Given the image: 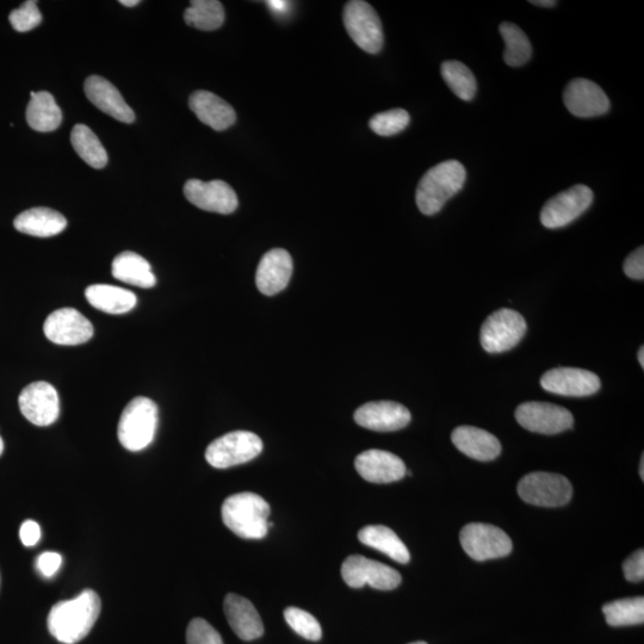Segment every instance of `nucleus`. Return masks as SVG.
<instances>
[{
    "label": "nucleus",
    "instance_id": "f257e3e1",
    "mask_svg": "<svg viewBox=\"0 0 644 644\" xmlns=\"http://www.w3.org/2000/svg\"><path fill=\"white\" fill-rule=\"evenodd\" d=\"M101 610L98 594L85 590L78 597L53 606L47 619L49 633L61 643L76 644L90 634Z\"/></svg>",
    "mask_w": 644,
    "mask_h": 644
},
{
    "label": "nucleus",
    "instance_id": "f03ea898",
    "mask_svg": "<svg viewBox=\"0 0 644 644\" xmlns=\"http://www.w3.org/2000/svg\"><path fill=\"white\" fill-rule=\"evenodd\" d=\"M466 178L460 161L448 160L433 166L418 184L416 201L420 212L429 216L441 212L445 203L460 193Z\"/></svg>",
    "mask_w": 644,
    "mask_h": 644
},
{
    "label": "nucleus",
    "instance_id": "7ed1b4c3",
    "mask_svg": "<svg viewBox=\"0 0 644 644\" xmlns=\"http://www.w3.org/2000/svg\"><path fill=\"white\" fill-rule=\"evenodd\" d=\"M221 513L227 528L245 540H262L268 535L270 506L258 494L231 495L222 505Z\"/></svg>",
    "mask_w": 644,
    "mask_h": 644
},
{
    "label": "nucleus",
    "instance_id": "20e7f679",
    "mask_svg": "<svg viewBox=\"0 0 644 644\" xmlns=\"http://www.w3.org/2000/svg\"><path fill=\"white\" fill-rule=\"evenodd\" d=\"M159 411L156 402L145 396H138L126 406L121 414L117 436L129 451L144 450L156 436Z\"/></svg>",
    "mask_w": 644,
    "mask_h": 644
},
{
    "label": "nucleus",
    "instance_id": "39448f33",
    "mask_svg": "<svg viewBox=\"0 0 644 644\" xmlns=\"http://www.w3.org/2000/svg\"><path fill=\"white\" fill-rule=\"evenodd\" d=\"M526 330L528 325L522 314L512 309H499L483 322L480 333L482 348L488 354H503L522 342Z\"/></svg>",
    "mask_w": 644,
    "mask_h": 644
},
{
    "label": "nucleus",
    "instance_id": "423d86ee",
    "mask_svg": "<svg viewBox=\"0 0 644 644\" xmlns=\"http://www.w3.org/2000/svg\"><path fill=\"white\" fill-rule=\"evenodd\" d=\"M262 451V439L255 433L234 431L209 445L206 460L214 468L226 469L255 460Z\"/></svg>",
    "mask_w": 644,
    "mask_h": 644
},
{
    "label": "nucleus",
    "instance_id": "0eeeda50",
    "mask_svg": "<svg viewBox=\"0 0 644 644\" xmlns=\"http://www.w3.org/2000/svg\"><path fill=\"white\" fill-rule=\"evenodd\" d=\"M518 494L531 505L560 507L571 501L573 486L571 481L559 474L531 473L520 480Z\"/></svg>",
    "mask_w": 644,
    "mask_h": 644
},
{
    "label": "nucleus",
    "instance_id": "6e6552de",
    "mask_svg": "<svg viewBox=\"0 0 644 644\" xmlns=\"http://www.w3.org/2000/svg\"><path fill=\"white\" fill-rule=\"evenodd\" d=\"M344 24L352 40L370 54L379 53L383 47L382 23L377 12L363 0H352L345 5Z\"/></svg>",
    "mask_w": 644,
    "mask_h": 644
},
{
    "label": "nucleus",
    "instance_id": "1a4fd4ad",
    "mask_svg": "<svg viewBox=\"0 0 644 644\" xmlns=\"http://www.w3.org/2000/svg\"><path fill=\"white\" fill-rule=\"evenodd\" d=\"M460 540L466 554L475 561L500 559L511 554L513 544L505 531L491 524L464 526Z\"/></svg>",
    "mask_w": 644,
    "mask_h": 644
},
{
    "label": "nucleus",
    "instance_id": "9d476101",
    "mask_svg": "<svg viewBox=\"0 0 644 644\" xmlns=\"http://www.w3.org/2000/svg\"><path fill=\"white\" fill-rule=\"evenodd\" d=\"M593 198V191L587 185L579 184L562 191L544 204L541 212L542 225L557 229L572 224L592 206Z\"/></svg>",
    "mask_w": 644,
    "mask_h": 644
},
{
    "label": "nucleus",
    "instance_id": "9b49d317",
    "mask_svg": "<svg viewBox=\"0 0 644 644\" xmlns=\"http://www.w3.org/2000/svg\"><path fill=\"white\" fill-rule=\"evenodd\" d=\"M342 577L352 588L370 585L381 591L394 590L400 586L402 580L400 573L395 569L361 555H351L344 561Z\"/></svg>",
    "mask_w": 644,
    "mask_h": 644
},
{
    "label": "nucleus",
    "instance_id": "f8f14e48",
    "mask_svg": "<svg viewBox=\"0 0 644 644\" xmlns=\"http://www.w3.org/2000/svg\"><path fill=\"white\" fill-rule=\"evenodd\" d=\"M516 419L525 430L541 435H557L574 425L573 414L567 408L548 402H525L517 408Z\"/></svg>",
    "mask_w": 644,
    "mask_h": 644
},
{
    "label": "nucleus",
    "instance_id": "ddd939ff",
    "mask_svg": "<svg viewBox=\"0 0 644 644\" xmlns=\"http://www.w3.org/2000/svg\"><path fill=\"white\" fill-rule=\"evenodd\" d=\"M43 331L52 343L66 346L88 343L94 337V326L73 308H61L49 315Z\"/></svg>",
    "mask_w": 644,
    "mask_h": 644
},
{
    "label": "nucleus",
    "instance_id": "4468645a",
    "mask_svg": "<svg viewBox=\"0 0 644 644\" xmlns=\"http://www.w3.org/2000/svg\"><path fill=\"white\" fill-rule=\"evenodd\" d=\"M18 405L26 419L36 426H49L58 420L60 401L57 389L39 381L22 390Z\"/></svg>",
    "mask_w": 644,
    "mask_h": 644
},
{
    "label": "nucleus",
    "instance_id": "2eb2a0df",
    "mask_svg": "<svg viewBox=\"0 0 644 644\" xmlns=\"http://www.w3.org/2000/svg\"><path fill=\"white\" fill-rule=\"evenodd\" d=\"M184 195L195 207L206 212L232 214L239 206L235 191L224 181L202 182L190 179L184 185Z\"/></svg>",
    "mask_w": 644,
    "mask_h": 644
},
{
    "label": "nucleus",
    "instance_id": "dca6fc26",
    "mask_svg": "<svg viewBox=\"0 0 644 644\" xmlns=\"http://www.w3.org/2000/svg\"><path fill=\"white\" fill-rule=\"evenodd\" d=\"M541 386L549 393L584 398L599 392L602 387L599 377L585 369L555 368L542 376Z\"/></svg>",
    "mask_w": 644,
    "mask_h": 644
},
{
    "label": "nucleus",
    "instance_id": "f3484780",
    "mask_svg": "<svg viewBox=\"0 0 644 644\" xmlns=\"http://www.w3.org/2000/svg\"><path fill=\"white\" fill-rule=\"evenodd\" d=\"M563 102L569 113L580 119H591L605 115L610 110L609 97L594 82L587 79H574L567 85Z\"/></svg>",
    "mask_w": 644,
    "mask_h": 644
},
{
    "label": "nucleus",
    "instance_id": "a211bd4d",
    "mask_svg": "<svg viewBox=\"0 0 644 644\" xmlns=\"http://www.w3.org/2000/svg\"><path fill=\"white\" fill-rule=\"evenodd\" d=\"M411 412L394 401L369 402L355 412L359 426L371 431L393 432L405 429L411 423Z\"/></svg>",
    "mask_w": 644,
    "mask_h": 644
},
{
    "label": "nucleus",
    "instance_id": "6ab92c4d",
    "mask_svg": "<svg viewBox=\"0 0 644 644\" xmlns=\"http://www.w3.org/2000/svg\"><path fill=\"white\" fill-rule=\"evenodd\" d=\"M355 467L358 474L371 483H392L404 479L407 474L405 463L400 457L377 449L358 455Z\"/></svg>",
    "mask_w": 644,
    "mask_h": 644
},
{
    "label": "nucleus",
    "instance_id": "aec40b11",
    "mask_svg": "<svg viewBox=\"0 0 644 644\" xmlns=\"http://www.w3.org/2000/svg\"><path fill=\"white\" fill-rule=\"evenodd\" d=\"M293 275V259L286 250L265 253L258 265L256 283L260 293L274 296L288 287Z\"/></svg>",
    "mask_w": 644,
    "mask_h": 644
},
{
    "label": "nucleus",
    "instance_id": "412c9836",
    "mask_svg": "<svg viewBox=\"0 0 644 644\" xmlns=\"http://www.w3.org/2000/svg\"><path fill=\"white\" fill-rule=\"evenodd\" d=\"M84 89L89 101L103 113L123 123L135 121L134 111L109 80L99 76H91L86 79Z\"/></svg>",
    "mask_w": 644,
    "mask_h": 644
},
{
    "label": "nucleus",
    "instance_id": "4be33fe9",
    "mask_svg": "<svg viewBox=\"0 0 644 644\" xmlns=\"http://www.w3.org/2000/svg\"><path fill=\"white\" fill-rule=\"evenodd\" d=\"M224 610L229 625L240 640L253 641L263 636L262 618L249 599L229 593L225 598Z\"/></svg>",
    "mask_w": 644,
    "mask_h": 644
},
{
    "label": "nucleus",
    "instance_id": "5701e85b",
    "mask_svg": "<svg viewBox=\"0 0 644 644\" xmlns=\"http://www.w3.org/2000/svg\"><path fill=\"white\" fill-rule=\"evenodd\" d=\"M189 107L204 125L222 132L237 121L231 104L209 91H196L189 99Z\"/></svg>",
    "mask_w": 644,
    "mask_h": 644
},
{
    "label": "nucleus",
    "instance_id": "b1692460",
    "mask_svg": "<svg viewBox=\"0 0 644 644\" xmlns=\"http://www.w3.org/2000/svg\"><path fill=\"white\" fill-rule=\"evenodd\" d=\"M452 443L462 454L473 460L493 461L501 454L499 439L474 426H460L452 432Z\"/></svg>",
    "mask_w": 644,
    "mask_h": 644
},
{
    "label": "nucleus",
    "instance_id": "393cba45",
    "mask_svg": "<svg viewBox=\"0 0 644 644\" xmlns=\"http://www.w3.org/2000/svg\"><path fill=\"white\" fill-rule=\"evenodd\" d=\"M14 226L18 232L32 237L49 238L65 231L67 220L57 210L37 207L17 216Z\"/></svg>",
    "mask_w": 644,
    "mask_h": 644
},
{
    "label": "nucleus",
    "instance_id": "a878e982",
    "mask_svg": "<svg viewBox=\"0 0 644 644\" xmlns=\"http://www.w3.org/2000/svg\"><path fill=\"white\" fill-rule=\"evenodd\" d=\"M113 276L123 283L139 288H152L157 284L151 264L144 257L134 252H122L114 259L111 266Z\"/></svg>",
    "mask_w": 644,
    "mask_h": 644
},
{
    "label": "nucleus",
    "instance_id": "bb28decb",
    "mask_svg": "<svg viewBox=\"0 0 644 644\" xmlns=\"http://www.w3.org/2000/svg\"><path fill=\"white\" fill-rule=\"evenodd\" d=\"M92 307L109 314H125L136 306L138 299L132 291L108 284H94L85 290Z\"/></svg>",
    "mask_w": 644,
    "mask_h": 644
},
{
    "label": "nucleus",
    "instance_id": "cd10ccee",
    "mask_svg": "<svg viewBox=\"0 0 644 644\" xmlns=\"http://www.w3.org/2000/svg\"><path fill=\"white\" fill-rule=\"evenodd\" d=\"M358 540L370 548L381 551L386 554L390 559L402 563L410 562L411 554L408 551L405 543L402 542L398 535L392 529L383 525H369L365 526L358 532Z\"/></svg>",
    "mask_w": 644,
    "mask_h": 644
},
{
    "label": "nucleus",
    "instance_id": "c85d7f7f",
    "mask_svg": "<svg viewBox=\"0 0 644 644\" xmlns=\"http://www.w3.org/2000/svg\"><path fill=\"white\" fill-rule=\"evenodd\" d=\"M32 101L27 108V121L36 132L49 133L57 130L63 122V111L47 91L32 92Z\"/></svg>",
    "mask_w": 644,
    "mask_h": 644
},
{
    "label": "nucleus",
    "instance_id": "c756f323",
    "mask_svg": "<svg viewBox=\"0 0 644 644\" xmlns=\"http://www.w3.org/2000/svg\"><path fill=\"white\" fill-rule=\"evenodd\" d=\"M188 26L213 32L225 22V9L218 0H194L184 12Z\"/></svg>",
    "mask_w": 644,
    "mask_h": 644
},
{
    "label": "nucleus",
    "instance_id": "7c9ffc66",
    "mask_svg": "<svg viewBox=\"0 0 644 644\" xmlns=\"http://www.w3.org/2000/svg\"><path fill=\"white\" fill-rule=\"evenodd\" d=\"M71 144L74 151L86 164L94 169H103L108 164V153L89 127L77 125L71 133Z\"/></svg>",
    "mask_w": 644,
    "mask_h": 644
},
{
    "label": "nucleus",
    "instance_id": "2f4dec72",
    "mask_svg": "<svg viewBox=\"0 0 644 644\" xmlns=\"http://www.w3.org/2000/svg\"><path fill=\"white\" fill-rule=\"evenodd\" d=\"M500 34L505 41V63L511 67H520L528 63L532 55L529 37L513 23H503Z\"/></svg>",
    "mask_w": 644,
    "mask_h": 644
},
{
    "label": "nucleus",
    "instance_id": "473e14b6",
    "mask_svg": "<svg viewBox=\"0 0 644 644\" xmlns=\"http://www.w3.org/2000/svg\"><path fill=\"white\" fill-rule=\"evenodd\" d=\"M603 612L611 627H628L644 623V598L615 600L603 606Z\"/></svg>",
    "mask_w": 644,
    "mask_h": 644
},
{
    "label": "nucleus",
    "instance_id": "72a5a7b5",
    "mask_svg": "<svg viewBox=\"0 0 644 644\" xmlns=\"http://www.w3.org/2000/svg\"><path fill=\"white\" fill-rule=\"evenodd\" d=\"M442 77L452 92L462 101H472L478 90V83L470 68L460 61H445Z\"/></svg>",
    "mask_w": 644,
    "mask_h": 644
},
{
    "label": "nucleus",
    "instance_id": "f704fd0d",
    "mask_svg": "<svg viewBox=\"0 0 644 644\" xmlns=\"http://www.w3.org/2000/svg\"><path fill=\"white\" fill-rule=\"evenodd\" d=\"M411 117L404 109H393L377 114L370 120L369 126L380 136H393L410 125Z\"/></svg>",
    "mask_w": 644,
    "mask_h": 644
},
{
    "label": "nucleus",
    "instance_id": "c9c22d12",
    "mask_svg": "<svg viewBox=\"0 0 644 644\" xmlns=\"http://www.w3.org/2000/svg\"><path fill=\"white\" fill-rule=\"evenodd\" d=\"M284 618H286L289 627L303 639L308 641L321 640V625L311 613L297 608H288L284 611Z\"/></svg>",
    "mask_w": 644,
    "mask_h": 644
},
{
    "label": "nucleus",
    "instance_id": "e433bc0d",
    "mask_svg": "<svg viewBox=\"0 0 644 644\" xmlns=\"http://www.w3.org/2000/svg\"><path fill=\"white\" fill-rule=\"evenodd\" d=\"M9 20L16 32L27 33L40 26L42 15L37 8V2L29 0V2L23 3L20 8L12 11Z\"/></svg>",
    "mask_w": 644,
    "mask_h": 644
},
{
    "label": "nucleus",
    "instance_id": "4c0bfd02",
    "mask_svg": "<svg viewBox=\"0 0 644 644\" xmlns=\"http://www.w3.org/2000/svg\"><path fill=\"white\" fill-rule=\"evenodd\" d=\"M187 644H225L218 630L202 618H195L187 629Z\"/></svg>",
    "mask_w": 644,
    "mask_h": 644
},
{
    "label": "nucleus",
    "instance_id": "58836bf2",
    "mask_svg": "<svg viewBox=\"0 0 644 644\" xmlns=\"http://www.w3.org/2000/svg\"><path fill=\"white\" fill-rule=\"evenodd\" d=\"M625 579L631 582H640L644 579V551L637 550L623 563Z\"/></svg>",
    "mask_w": 644,
    "mask_h": 644
},
{
    "label": "nucleus",
    "instance_id": "ea45409f",
    "mask_svg": "<svg viewBox=\"0 0 644 644\" xmlns=\"http://www.w3.org/2000/svg\"><path fill=\"white\" fill-rule=\"evenodd\" d=\"M63 565V556L53 551H46L37 557L36 567L45 578H52Z\"/></svg>",
    "mask_w": 644,
    "mask_h": 644
},
{
    "label": "nucleus",
    "instance_id": "a19ab883",
    "mask_svg": "<svg viewBox=\"0 0 644 644\" xmlns=\"http://www.w3.org/2000/svg\"><path fill=\"white\" fill-rule=\"evenodd\" d=\"M623 269L625 275L633 280H644V249L642 246L625 259Z\"/></svg>",
    "mask_w": 644,
    "mask_h": 644
},
{
    "label": "nucleus",
    "instance_id": "79ce46f5",
    "mask_svg": "<svg viewBox=\"0 0 644 644\" xmlns=\"http://www.w3.org/2000/svg\"><path fill=\"white\" fill-rule=\"evenodd\" d=\"M21 541L26 547H34L41 540L40 525L34 520H26L20 530Z\"/></svg>",
    "mask_w": 644,
    "mask_h": 644
},
{
    "label": "nucleus",
    "instance_id": "37998d69",
    "mask_svg": "<svg viewBox=\"0 0 644 644\" xmlns=\"http://www.w3.org/2000/svg\"><path fill=\"white\" fill-rule=\"evenodd\" d=\"M266 5H268L269 8L277 15L286 14L289 8V3L283 2V0H270V2H266Z\"/></svg>",
    "mask_w": 644,
    "mask_h": 644
},
{
    "label": "nucleus",
    "instance_id": "c03bdc74",
    "mask_svg": "<svg viewBox=\"0 0 644 644\" xmlns=\"http://www.w3.org/2000/svg\"><path fill=\"white\" fill-rule=\"evenodd\" d=\"M530 3L536 6H542V8H554L557 4L555 0H532Z\"/></svg>",
    "mask_w": 644,
    "mask_h": 644
},
{
    "label": "nucleus",
    "instance_id": "a18cd8bd",
    "mask_svg": "<svg viewBox=\"0 0 644 644\" xmlns=\"http://www.w3.org/2000/svg\"><path fill=\"white\" fill-rule=\"evenodd\" d=\"M120 4L127 6V8H133V6L140 4V0H121Z\"/></svg>",
    "mask_w": 644,
    "mask_h": 644
},
{
    "label": "nucleus",
    "instance_id": "49530a36",
    "mask_svg": "<svg viewBox=\"0 0 644 644\" xmlns=\"http://www.w3.org/2000/svg\"><path fill=\"white\" fill-rule=\"evenodd\" d=\"M639 362L641 364V367L644 368V348H643V346L639 350Z\"/></svg>",
    "mask_w": 644,
    "mask_h": 644
},
{
    "label": "nucleus",
    "instance_id": "de8ad7c7",
    "mask_svg": "<svg viewBox=\"0 0 644 644\" xmlns=\"http://www.w3.org/2000/svg\"><path fill=\"white\" fill-rule=\"evenodd\" d=\"M640 475L641 479L644 480V456L641 458Z\"/></svg>",
    "mask_w": 644,
    "mask_h": 644
},
{
    "label": "nucleus",
    "instance_id": "09e8293b",
    "mask_svg": "<svg viewBox=\"0 0 644 644\" xmlns=\"http://www.w3.org/2000/svg\"><path fill=\"white\" fill-rule=\"evenodd\" d=\"M3 451H4V442H3V438L0 437V456H2Z\"/></svg>",
    "mask_w": 644,
    "mask_h": 644
},
{
    "label": "nucleus",
    "instance_id": "8fccbe9b",
    "mask_svg": "<svg viewBox=\"0 0 644 644\" xmlns=\"http://www.w3.org/2000/svg\"><path fill=\"white\" fill-rule=\"evenodd\" d=\"M410 644H427V643L423 642V641H419V642H413V643H410Z\"/></svg>",
    "mask_w": 644,
    "mask_h": 644
}]
</instances>
